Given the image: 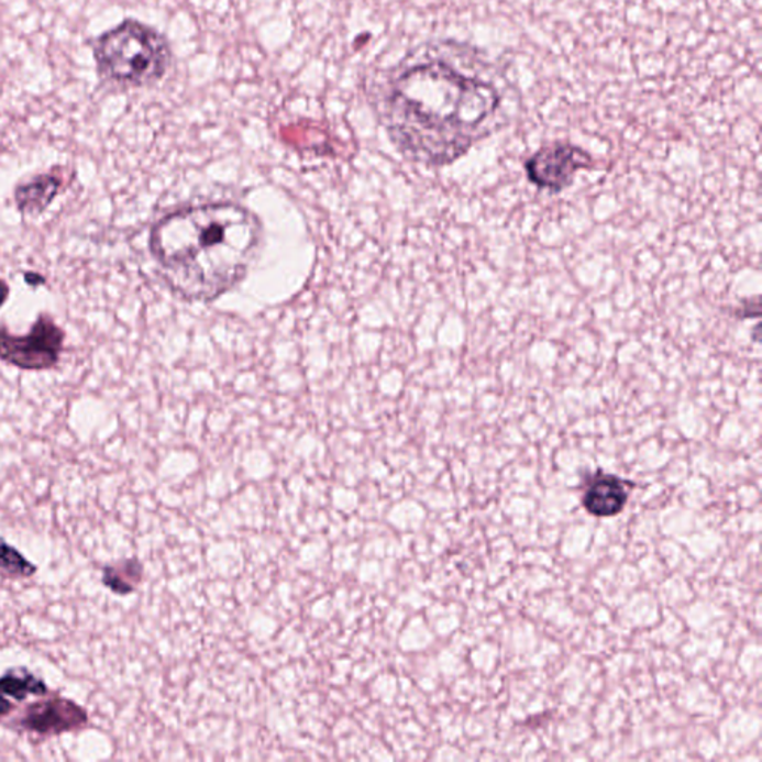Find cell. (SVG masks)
Masks as SVG:
<instances>
[{
    "mask_svg": "<svg viewBox=\"0 0 762 762\" xmlns=\"http://www.w3.org/2000/svg\"><path fill=\"white\" fill-rule=\"evenodd\" d=\"M11 288L5 280L0 279V309L10 300Z\"/></svg>",
    "mask_w": 762,
    "mask_h": 762,
    "instance_id": "13",
    "label": "cell"
},
{
    "mask_svg": "<svg viewBox=\"0 0 762 762\" xmlns=\"http://www.w3.org/2000/svg\"><path fill=\"white\" fill-rule=\"evenodd\" d=\"M90 718L77 702L60 696H49L24 707L15 726L40 737H54L82 730Z\"/></svg>",
    "mask_w": 762,
    "mask_h": 762,
    "instance_id": "6",
    "label": "cell"
},
{
    "mask_svg": "<svg viewBox=\"0 0 762 762\" xmlns=\"http://www.w3.org/2000/svg\"><path fill=\"white\" fill-rule=\"evenodd\" d=\"M15 710V705L8 698L7 696H3L2 693H0V721L2 719H5L8 717H11L12 711Z\"/></svg>",
    "mask_w": 762,
    "mask_h": 762,
    "instance_id": "12",
    "label": "cell"
},
{
    "mask_svg": "<svg viewBox=\"0 0 762 762\" xmlns=\"http://www.w3.org/2000/svg\"><path fill=\"white\" fill-rule=\"evenodd\" d=\"M595 166L592 155L571 143L542 146L524 163L528 179L538 188L560 192L574 183L576 172Z\"/></svg>",
    "mask_w": 762,
    "mask_h": 762,
    "instance_id": "5",
    "label": "cell"
},
{
    "mask_svg": "<svg viewBox=\"0 0 762 762\" xmlns=\"http://www.w3.org/2000/svg\"><path fill=\"white\" fill-rule=\"evenodd\" d=\"M24 279H26L27 284L32 286H40L46 284L44 277L36 275V273H24Z\"/></svg>",
    "mask_w": 762,
    "mask_h": 762,
    "instance_id": "14",
    "label": "cell"
},
{
    "mask_svg": "<svg viewBox=\"0 0 762 762\" xmlns=\"http://www.w3.org/2000/svg\"><path fill=\"white\" fill-rule=\"evenodd\" d=\"M63 176L58 174H41L16 185L14 201L16 210L24 217H40L62 192Z\"/></svg>",
    "mask_w": 762,
    "mask_h": 762,
    "instance_id": "8",
    "label": "cell"
},
{
    "mask_svg": "<svg viewBox=\"0 0 762 762\" xmlns=\"http://www.w3.org/2000/svg\"><path fill=\"white\" fill-rule=\"evenodd\" d=\"M65 341L66 332L53 316L40 313L24 335L12 334L0 325V361L24 372H46L60 362Z\"/></svg>",
    "mask_w": 762,
    "mask_h": 762,
    "instance_id": "4",
    "label": "cell"
},
{
    "mask_svg": "<svg viewBox=\"0 0 762 762\" xmlns=\"http://www.w3.org/2000/svg\"><path fill=\"white\" fill-rule=\"evenodd\" d=\"M634 484L618 475L596 473L588 478L583 496L585 511L599 519H609L625 511Z\"/></svg>",
    "mask_w": 762,
    "mask_h": 762,
    "instance_id": "7",
    "label": "cell"
},
{
    "mask_svg": "<svg viewBox=\"0 0 762 762\" xmlns=\"http://www.w3.org/2000/svg\"><path fill=\"white\" fill-rule=\"evenodd\" d=\"M263 240L250 209L210 203L179 209L153 227L150 250L164 279L191 301H213L247 275Z\"/></svg>",
    "mask_w": 762,
    "mask_h": 762,
    "instance_id": "2",
    "label": "cell"
},
{
    "mask_svg": "<svg viewBox=\"0 0 762 762\" xmlns=\"http://www.w3.org/2000/svg\"><path fill=\"white\" fill-rule=\"evenodd\" d=\"M37 566L32 563L14 545L8 544L5 539L0 538V574L14 579H27L35 576Z\"/></svg>",
    "mask_w": 762,
    "mask_h": 762,
    "instance_id": "11",
    "label": "cell"
},
{
    "mask_svg": "<svg viewBox=\"0 0 762 762\" xmlns=\"http://www.w3.org/2000/svg\"><path fill=\"white\" fill-rule=\"evenodd\" d=\"M143 578V566L137 559H125L103 567L102 583L113 595L125 597L136 592Z\"/></svg>",
    "mask_w": 762,
    "mask_h": 762,
    "instance_id": "10",
    "label": "cell"
},
{
    "mask_svg": "<svg viewBox=\"0 0 762 762\" xmlns=\"http://www.w3.org/2000/svg\"><path fill=\"white\" fill-rule=\"evenodd\" d=\"M369 97L395 147L411 162L448 166L500 125L503 92L475 46L424 42L387 67Z\"/></svg>",
    "mask_w": 762,
    "mask_h": 762,
    "instance_id": "1",
    "label": "cell"
},
{
    "mask_svg": "<svg viewBox=\"0 0 762 762\" xmlns=\"http://www.w3.org/2000/svg\"><path fill=\"white\" fill-rule=\"evenodd\" d=\"M97 75L122 88L155 86L170 69V42L157 29L128 19L109 29L92 44Z\"/></svg>",
    "mask_w": 762,
    "mask_h": 762,
    "instance_id": "3",
    "label": "cell"
},
{
    "mask_svg": "<svg viewBox=\"0 0 762 762\" xmlns=\"http://www.w3.org/2000/svg\"><path fill=\"white\" fill-rule=\"evenodd\" d=\"M0 693L14 702L23 703L29 697H46L48 685L26 667L11 669L0 676Z\"/></svg>",
    "mask_w": 762,
    "mask_h": 762,
    "instance_id": "9",
    "label": "cell"
}]
</instances>
